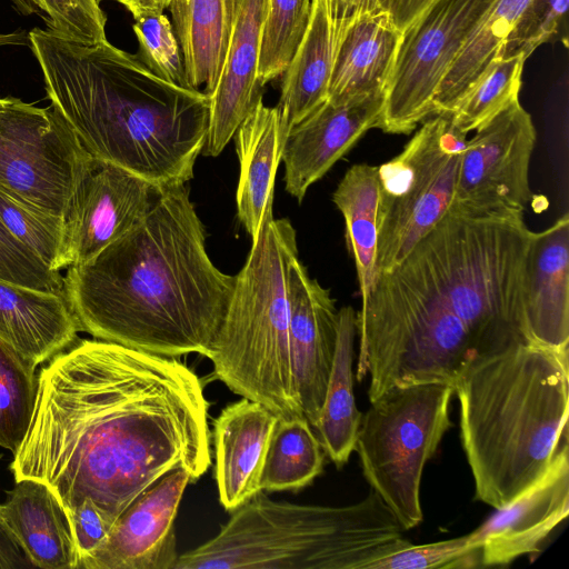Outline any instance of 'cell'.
<instances>
[{"label": "cell", "instance_id": "obj_1", "mask_svg": "<svg viewBox=\"0 0 569 569\" xmlns=\"http://www.w3.org/2000/svg\"><path fill=\"white\" fill-rule=\"evenodd\" d=\"M208 402L180 360L80 340L38 375L34 410L13 455L16 481L46 483L67 513L92 500L113 523L170 471L211 465Z\"/></svg>", "mask_w": 569, "mask_h": 569}, {"label": "cell", "instance_id": "obj_2", "mask_svg": "<svg viewBox=\"0 0 569 569\" xmlns=\"http://www.w3.org/2000/svg\"><path fill=\"white\" fill-rule=\"evenodd\" d=\"M532 236L523 213L450 207L398 266L376 277L357 312L356 377L369 376L370 401L396 386H453L475 358L527 341Z\"/></svg>", "mask_w": 569, "mask_h": 569}, {"label": "cell", "instance_id": "obj_3", "mask_svg": "<svg viewBox=\"0 0 569 569\" xmlns=\"http://www.w3.org/2000/svg\"><path fill=\"white\" fill-rule=\"evenodd\" d=\"M63 281L81 331L171 358L209 356L234 287L207 253L186 184L166 188L140 222L68 267Z\"/></svg>", "mask_w": 569, "mask_h": 569}, {"label": "cell", "instance_id": "obj_4", "mask_svg": "<svg viewBox=\"0 0 569 569\" xmlns=\"http://www.w3.org/2000/svg\"><path fill=\"white\" fill-rule=\"evenodd\" d=\"M51 107L96 160L169 188L193 177L203 150L210 98L168 82L111 44L29 31Z\"/></svg>", "mask_w": 569, "mask_h": 569}, {"label": "cell", "instance_id": "obj_5", "mask_svg": "<svg viewBox=\"0 0 569 569\" xmlns=\"http://www.w3.org/2000/svg\"><path fill=\"white\" fill-rule=\"evenodd\" d=\"M453 390L475 499L500 509L568 442L569 349L513 341L471 360Z\"/></svg>", "mask_w": 569, "mask_h": 569}, {"label": "cell", "instance_id": "obj_6", "mask_svg": "<svg viewBox=\"0 0 569 569\" xmlns=\"http://www.w3.org/2000/svg\"><path fill=\"white\" fill-rule=\"evenodd\" d=\"M403 532L372 489L340 507L276 501L260 491L216 536L179 555L173 569H367L410 542Z\"/></svg>", "mask_w": 569, "mask_h": 569}, {"label": "cell", "instance_id": "obj_7", "mask_svg": "<svg viewBox=\"0 0 569 569\" xmlns=\"http://www.w3.org/2000/svg\"><path fill=\"white\" fill-rule=\"evenodd\" d=\"M266 209L209 356L213 376L230 391L279 418L303 416L289 353L288 272L298 258L296 230Z\"/></svg>", "mask_w": 569, "mask_h": 569}, {"label": "cell", "instance_id": "obj_8", "mask_svg": "<svg viewBox=\"0 0 569 569\" xmlns=\"http://www.w3.org/2000/svg\"><path fill=\"white\" fill-rule=\"evenodd\" d=\"M453 393L446 382L396 386L370 401L361 416L355 450L363 477L405 531L422 521V473L452 427Z\"/></svg>", "mask_w": 569, "mask_h": 569}, {"label": "cell", "instance_id": "obj_9", "mask_svg": "<svg viewBox=\"0 0 569 569\" xmlns=\"http://www.w3.org/2000/svg\"><path fill=\"white\" fill-rule=\"evenodd\" d=\"M451 112L435 113L378 167L376 277L391 271L450 209L467 139Z\"/></svg>", "mask_w": 569, "mask_h": 569}, {"label": "cell", "instance_id": "obj_10", "mask_svg": "<svg viewBox=\"0 0 569 569\" xmlns=\"http://www.w3.org/2000/svg\"><path fill=\"white\" fill-rule=\"evenodd\" d=\"M92 160L51 106L39 108L14 97H0L1 191L64 217Z\"/></svg>", "mask_w": 569, "mask_h": 569}, {"label": "cell", "instance_id": "obj_11", "mask_svg": "<svg viewBox=\"0 0 569 569\" xmlns=\"http://www.w3.org/2000/svg\"><path fill=\"white\" fill-rule=\"evenodd\" d=\"M495 0H432L403 30L379 129L410 133L433 113L436 91Z\"/></svg>", "mask_w": 569, "mask_h": 569}, {"label": "cell", "instance_id": "obj_12", "mask_svg": "<svg viewBox=\"0 0 569 569\" xmlns=\"http://www.w3.org/2000/svg\"><path fill=\"white\" fill-rule=\"evenodd\" d=\"M535 143L531 116L517 99L467 140L451 207L471 213H523L532 199L529 166Z\"/></svg>", "mask_w": 569, "mask_h": 569}, {"label": "cell", "instance_id": "obj_13", "mask_svg": "<svg viewBox=\"0 0 569 569\" xmlns=\"http://www.w3.org/2000/svg\"><path fill=\"white\" fill-rule=\"evenodd\" d=\"M164 189L119 166L93 159L63 217V268L91 260L127 233Z\"/></svg>", "mask_w": 569, "mask_h": 569}, {"label": "cell", "instance_id": "obj_14", "mask_svg": "<svg viewBox=\"0 0 569 569\" xmlns=\"http://www.w3.org/2000/svg\"><path fill=\"white\" fill-rule=\"evenodd\" d=\"M182 469L168 472L118 517L104 542L81 569H173L174 520L189 482Z\"/></svg>", "mask_w": 569, "mask_h": 569}, {"label": "cell", "instance_id": "obj_15", "mask_svg": "<svg viewBox=\"0 0 569 569\" xmlns=\"http://www.w3.org/2000/svg\"><path fill=\"white\" fill-rule=\"evenodd\" d=\"M289 353L297 398L316 427L333 363L338 310L330 291L309 277L299 258L288 272Z\"/></svg>", "mask_w": 569, "mask_h": 569}, {"label": "cell", "instance_id": "obj_16", "mask_svg": "<svg viewBox=\"0 0 569 569\" xmlns=\"http://www.w3.org/2000/svg\"><path fill=\"white\" fill-rule=\"evenodd\" d=\"M385 92L326 100L288 132L281 160L286 191L301 201L321 179L372 128H378Z\"/></svg>", "mask_w": 569, "mask_h": 569}, {"label": "cell", "instance_id": "obj_17", "mask_svg": "<svg viewBox=\"0 0 569 569\" xmlns=\"http://www.w3.org/2000/svg\"><path fill=\"white\" fill-rule=\"evenodd\" d=\"M470 532L480 546L481 567L507 566L533 555L569 513V446L563 443L547 471L526 491Z\"/></svg>", "mask_w": 569, "mask_h": 569}, {"label": "cell", "instance_id": "obj_18", "mask_svg": "<svg viewBox=\"0 0 569 569\" xmlns=\"http://www.w3.org/2000/svg\"><path fill=\"white\" fill-rule=\"evenodd\" d=\"M278 419L247 398L229 403L213 419V478L224 510L231 512L260 492L261 470Z\"/></svg>", "mask_w": 569, "mask_h": 569}, {"label": "cell", "instance_id": "obj_19", "mask_svg": "<svg viewBox=\"0 0 569 569\" xmlns=\"http://www.w3.org/2000/svg\"><path fill=\"white\" fill-rule=\"evenodd\" d=\"M527 341L569 349V216L533 232L527 254L523 292Z\"/></svg>", "mask_w": 569, "mask_h": 569}, {"label": "cell", "instance_id": "obj_20", "mask_svg": "<svg viewBox=\"0 0 569 569\" xmlns=\"http://www.w3.org/2000/svg\"><path fill=\"white\" fill-rule=\"evenodd\" d=\"M267 0H237L231 39L218 84L210 98L203 153L219 156L262 98L257 81Z\"/></svg>", "mask_w": 569, "mask_h": 569}, {"label": "cell", "instance_id": "obj_21", "mask_svg": "<svg viewBox=\"0 0 569 569\" xmlns=\"http://www.w3.org/2000/svg\"><path fill=\"white\" fill-rule=\"evenodd\" d=\"M78 331L66 295L0 279V339L36 366L71 347Z\"/></svg>", "mask_w": 569, "mask_h": 569}, {"label": "cell", "instance_id": "obj_22", "mask_svg": "<svg viewBox=\"0 0 569 569\" xmlns=\"http://www.w3.org/2000/svg\"><path fill=\"white\" fill-rule=\"evenodd\" d=\"M0 515L33 566L79 569V552L68 513L57 495L33 479L16 481Z\"/></svg>", "mask_w": 569, "mask_h": 569}, {"label": "cell", "instance_id": "obj_23", "mask_svg": "<svg viewBox=\"0 0 569 569\" xmlns=\"http://www.w3.org/2000/svg\"><path fill=\"white\" fill-rule=\"evenodd\" d=\"M401 38L382 10L353 20L336 40L328 100L385 92Z\"/></svg>", "mask_w": 569, "mask_h": 569}, {"label": "cell", "instance_id": "obj_24", "mask_svg": "<svg viewBox=\"0 0 569 569\" xmlns=\"http://www.w3.org/2000/svg\"><path fill=\"white\" fill-rule=\"evenodd\" d=\"M234 136L240 163L237 216L253 242L267 207L273 203L274 179L287 133L278 109L266 107L261 98Z\"/></svg>", "mask_w": 569, "mask_h": 569}, {"label": "cell", "instance_id": "obj_25", "mask_svg": "<svg viewBox=\"0 0 569 569\" xmlns=\"http://www.w3.org/2000/svg\"><path fill=\"white\" fill-rule=\"evenodd\" d=\"M237 0H169L190 89L210 97L224 64L236 16Z\"/></svg>", "mask_w": 569, "mask_h": 569}, {"label": "cell", "instance_id": "obj_26", "mask_svg": "<svg viewBox=\"0 0 569 569\" xmlns=\"http://www.w3.org/2000/svg\"><path fill=\"white\" fill-rule=\"evenodd\" d=\"M335 54V34L325 0H311L309 23L284 70L278 109L289 130L328 99Z\"/></svg>", "mask_w": 569, "mask_h": 569}, {"label": "cell", "instance_id": "obj_27", "mask_svg": "<svg viewBox=\"0 0 569 569\" xmlns=\"http://www.w3.org/2000/svg\"><path fill=\"white\" fill-rule=\"evenodd\" d=\"M357 311L346 306L338 310V335L333 363L325 401L313 428L326 456L342 468L355 451L362 413L353 392L355 339Z\"/></svg>", "mask_w": 569, "mask_h": 569}, {"label": "cell", "instance_id": "obj_28", "mask_svg": "<svg viewBox=\"0 0 569 569\" xmlns=\"http://www.w3.org/2000/svg\"><path fill=\"white\" fill-rule=\"evenodd\" d=\"M332 201L345 219L347 244L355 260L362 303L376 279L378 167L368 163L350 167L335 190Z\"/></svg>", "mask_w": 569, "mask_h": 569}, {"label": "cell", "instance_id": "obj_29", "mask_svg": "<svg viewBox=\"0 0 569 569\" xmlns=\"http://www.w3.org/2000/svg\"><path fill=\"white\" fill-rule=\"evenodd\" d=\"M530 0H495L479 19L442 78L433 113L453 112L469 87L493 60Z\"/></svg>", "mask_w": 569, "mask_h": 569}, {"label": "cell", "instance_id": "obj_30", "mask_svg": "<svg viewBox=\"0 0 569 569\" xmlns=\"http://www.w3.org/2000/svg\"><path fill=\"white\" fill-rule=\"evenodd\" d=\"M325 457L305 416L279 418L262 466L260 491H298L309 486L322 472Z\"/></svg>", "mask_w": 569, "mask_h": 569}, {"label": "cell", "instance_id": "obj_31", "mask_svg": "<svg viewBox=\"0 0 569 569\" xmlns=\"http://www.w3.org/2000/svg\"><path fill=\"white\" fill-rule=\"evenodd\" d=\"M37 366L0 339V447L14 455L29 429L38 391Z\"/></svg>", "mask_w": 569, "mask_h": 569}, {"label": "cell", "instance_id": "obj_32", "mask_svg": "<svg viewBox=\"0 0 569 569\" xmlns=\"http://www.w3.org/2000/svg\"><path fill=\"white\" fill-rule=\"evenodd\" d=\"M522 56L495 58L465 92L452 114L456 127L467 134L519 99Z\"/></svg>", "mask_w": 569, "mask_h": 569}, {"label": "cell", "instance_id": "obj_33", "mask_svg": "<svg viewBox=\"0 0 569 569\" xmlns=\"http://www.w3.org/2000/svg\"><path fill=\"white\" fill-rule=\"evenodd\" d=\"M311 0H267L257 81L263 87L284 72L309 23Z\"/></svg>", "mask_w": 569, "mask_h": 569}, {"label": "cell", "instance_id": "obj_34", "mask_svg": "<svg viewBox=\"0 0 569 569\" xmlns=\"http://www.w3.org/2000/svg\"><path fill=\"white\" fill-rule=\"evenodd\" d=\"M0 219L49 268L63 269V217L26 204L0 190Z\"/></svg>", "mask_w": 569, "mask_h": 569}, {"label": "cell", "instance_id": "obj_35", "mask_svg": "<svg viewBox=\"0 0 569 569\" xmlns=\"http://www.w3.org/2000/svg\"><path fill=\"white\" fill-rule=\"evenodd\" d=\"M481 567L480 546L470 535L403 547L371 561L367 569H471Z\"/></svg>", "mask_w": 569, "mask_h": 569}, {"label": "cell", "instance_id": "obj_36", "mask_svg": "<svg viewBox=\"0 0 569 569\" xmlns=\"http://www.w3.org/2000/svg\"><path fill=\"white\" fill-rule=\"evenodd\" d=\"M132 29L140 61L159 78L190 89L181 49L168 17L163 12L142 14L134 18Z\"/></svg>", "mask_w": 569, "mask_h": 569}, {"label": "cell", "instance_id": "obj_37", "mask_svg": "<svg viewBox=\"0 0 569 569\" xmlns=\"http://www.w3.org/2000/svg\"><path fill=\"white\" fill-rule=\"evenodd\" d=\"M0 279L31 289L66 295L60 271L49 268L9 231L1 219Z\"/></svg>", "mask_w": 569, "mask_h": 569}, {"label": "cell", "instance_id": "obj_38", "mask_svg": "<svg viewBox=\"0 0 569 569\" xmlns=\"http://www.w3.org/2000/svg\"><path fill=\"white\" fill-rule=\"evenodd\" d=\"M569 0H530L496 58L522 56L527 59L558 31Z\"/></svg>", "mask_w": 569, "mask_h": 569}, {"label": "cell", "instance_id": "obj_39", "mask_svg": "<svg viewBox=\"0 0 569 569\" xmlns=\"http://www.w3.org/2000/svg\"><path fill=\"white\" fill-rule=\"evenodd\" d=\"M48 29L82 43L107 40V16L97 0H40Z\"/></svg>", "mask_w": 569, "mask_h": 569}, {"label": "cell", "instance_id": "obj_40", "mask_svg": "<svg viewBox=\"0 0 569 569\" xmlns=\"http://www.w3.org/2000/svg\"><path fill=\"white\" fill-rule=\"evenodd\" d=\"M79 552V569L108 538L113 522L90 499L68 512Z\"/></svg>", "mask_w": 569, "mask_h": 569}, {"label": "cell", "instance_id": "obj_41", "mask_svg": "<svg viewBox=\"0 0 569 569\" xmlns=\"http://www.w3.org/2000/svg\"><path fill=\"white\" fill-rule=\"evenodd\" d=\"M332 22L335 44L356 19L380 10V0H325Z\"/></svg>", "mask_w": 569, "mask_h": 569}, {"label": "cell", "instance_id": "obj_42", "mask_svg": "<svg viewBox=\"0 0 569 569\" xmlns=\"http://www.w3.org/2000/svg\"><path fill=\"white\" fill-rule=\"evenodd\" d=\"M36 568L0 515V569Z\"/></svg>", "mask_w": 569, "mask_h": 569}, {"label": "cell", "instance_id": "obj_43", "mask_svg": "<svg viewBox=\"0 0 569 569\" xmlns=\"http://www.w3.org/2000/svg\"><path fill=\"white\" fill-rule=\"evenodd\" d=\"M432 0H380V10L387 12L393 23L403 30Z\"/></svg>", "mask_w": 569, "mask_h": 569}, {"label": "cell", "instance_id": "obj_44", "mask_svg": "<svg viewBox=\"0 0 569 569\" xmlns=\"http://www.w3.org/2000/svg\"><path fill=\"white\" fill-rule=\"evenodd\" d=\"M133 19L147 13H159L166 9L163 0H120Z\"/></svg>", "mask_w": 569, "mask_h": 569}, {"label": "cell", "instance_id": "obj_45", "mask_svg": "<svg viewBox=\"0 0 569 569\" xmlns=\"http://www.w3.org/2000/svg\"><path fill=\"white\" fill-rule=\"evenodd\" d=\"M27 44L29 46V32L16 30L12 32L0 33V47Z\"/></svg>", "mask_w": 569, "mask_h": 569}, {"label": "cell", "instance_id": "obj_46", "mask_svg": "<svg viewBox=\"0 0 569 569\" xmlns=\"http://www.w3.org/2000/svg\"><path fill=\"white\" fill-rule=\"evenodd\" d=\"M16 8L23 14H39L43 19V8L40 0H12Z\"/></svg>", "mask_w": 569, "mask_h": 569}, {"label": "cell", "instance_id": "obj_47", "mask_svg": "<svg viewBox=\"0 0 569 569\" xmlns=\"http://www.w3.org/2000/svg\"><path fill=\"white\" fill-rule=\"evenodd\" d=\"M163 2H164V6L167 8L169 0H163Z\"/></svg>", "mask_w": 569, "mask_h": 569}, {"label": "cell", "instance_id": "obj_48", "mask_svg": "<svg viewBox=\"0 0 569 569\" xmlns=\"http://www.w3.org/2000/svg\"><path fill=\"white\" fill-rule=\"evenodd\" d=\"M99 3L103 0H97ZM112 1H117V2H120V0H112Z\"/></svg>", "mask_w": 569, "mask_h": 569}, {"label": "cell", "instance_id": "obj_49", "mask_svg": "<svg viewBox=\"0 0 569 569\" xmlns=\"http://www.w3.org/2000/svg\"><path fill=\"white\" fill-rule=\"evenodd\" d=\"M2 457H3V455H2V453H0V460L2 459Z\"/></svg>", "mask_w": 569, "mask_h": 569}]
</instances>
